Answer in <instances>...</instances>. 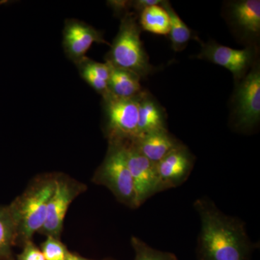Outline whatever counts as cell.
<instances>
[{"instance_id":"6da1fadb","label":"cell","mask_w":260,"mask_h":260,"mask_svg":"<svg viewBox=\"0 0 260 260\" xmlns=\"http://www.w3.org/2000/svg\"><path fill=\"white\" fill-rule=\"evenodd\" d=\"M194 206L201 222L198 259L249 260L252 244L242 220L225 215L209 200H198Z\"/></svg>"},{"instance_id":"7a4b0ae2","label":"cell","mask_w":260,"mask_h":260,"mask_svg":"<svg viewBox=\"0 0 260 260\" xmlns=\"http://www.w3.org/2000/svg\"><path fill=\"white\" fill-rule=\"evenodd\" d=\"M56 185V174L37 177L9 205L16 223L18 241L31 240L45 222L48 204Z\"/></svg>"},{"instance_id":"3957f363","label":"cell","mask_w":260,"mask_h":260,"mask_svg":"<svg viewBox=\"0 0 260 260\" xmlns=\"http://www.w3.org/2000/svg\"><path fill=\"white\" fill-rule=\"evenodd\" d=\"M141 28L133 13H126L121 20L119 32L107 57L115 68L129 70L140 78L150 74L153 67L140 39Z\"/></svg>"},{"instance_id":"277c9868","label":"cell","mask_w":260,"mask_h":260,"mask_svg":"<svg viewBox=\"0 0 260 260\" xmlns=\"http://www.w3.org/2000/svg\"><path fill=\"white\" fill-rule=\"evenodd\" d=\"M93 181L107 187L123 204L129 208H138L124 144L121 142H109L107 155L94 174Z\"/></svg>"},{"instance_id":"5b68a950","label":"cell","mask_w":260,"mask_h":260,"mask_svg":"<svg viewBox=\"0 0 260 260\" xmlns=\"http://www.w3.org/2000/svg\"><path fill=\"white\" fill-rule=\"evenodd\" d=\"M140 95L123 99L109 93L103 97L109 142L125 143L138 139Z\"/></svg>"},{"instance_id":"8992f818","label":"cell","mask_w":260,"mask_h":260,"mask_svg":"<svg viewBox=\"0 0 260 260\" xmlns=\"http://www.w3.org/2000/svg\"><path fill=\"white\" fill-rule=\"evenodd\" d=\"M86 189L82 183L62 174H56V185L48 204L45 222L40 234L59 239L67 213L72 203Z\"/></svg>"},{"instance_id":"52a82bcc","label":"cell","mask_w":260,"mask_h":260,"mask_svg":"<svg viewBox=\"0 0 260 260\" xmlns=\"http://www.w3.org/2000/svg\"><path fill=\"white\" fill-rule=\"evenodd\" d=\"M236 125L251 129L260 118V70L259 65L245 75L238 87L234 97Z\"/></svg>"},{"instance_id":"ba28073f","label":"cell","mask_w":260,"mask_h":260,"mask_svg":"<svg viewBox=\"0 0 260 260\" xmlns=\"http://www.w3.org/2000/svg\"><path fill=\"white\" fill-rule=\"evenodd\" d=\"M126 162L134 185L138 207L155 193L162 191L155 164L145 158L132 142L123 143Z\"/></svg>"},{"instance_id":"9c48e42d","label":"cell","mask_w":260,"mask_h":260,"mask_svg":"<svg viewBox=\"0 0 260 260\" xmlns=\"http://www.w3.org/2000/svg\"><path fill=\"white\" fill-rule=\"evenodd\" d=\"M110 45L99 30L77 19L65 20L63 29L62 46L65 54L75 65L85 57L87 51L94 44Z\"/></svg>"},{"instance_id":"30bf717a","label":"cell","mask_w":260,"mask_h":260,"mask_svg":"<svg viewBox=\"0 0 260 260\" xmlns=\"http://www.w3.org/2000/svg\"><path fill=\"white\" fill-rule=\"evenodd\" d=\"M254 49H234L210 42L202 45L200 59H206L214 64L220 65L231 72L236 80H242L254 59Z\"/></svg>"},{"instance_id":"8fae6325","label":"cell","mask_w":260,"mask_h":260,"mask_svg":"<svg viewBox=\"0 0 260 260\" xmlns=\"http://www.w3.org/2000/svg\"><path fill=\"white\" fill-rule=\"evenodd\" d=\"M193 158L182 145L155 164L162 190L177 187L189 177Z\"/></svg>"},{"instance_id":"7c38bea8","label":"cell","mask_w":260,"mask_h":260,"mask_svg":"<svg viewBox=\"0 0 260 260\" xmlns=\"http://www.w3.org/2000/svg\"><path fill=\"white\" fill-rule=\"evenodd\" d=\"M229 18L234 28L248 39L260 34V1L242 0L229 4Z\"/></svg>"},{"instance_id":"4fadbf2b","label":"cell","mask_w":260,"mask_h":260,"mask_svg":"<svg viewBox=\"0 0 260 260\" xmlns=\"http://www.w3.org/2000/svg\"><path fill=\"white\" fill-rule=\"evenodd\" d=\"M132 143L142 155L155 164L181 145L167 131L145 135Z\"/></svg>"},{"instance_id":"5bb4252c","label":"cell","mask_w":260,"mask_h":260,"mask_svg":"<svg viewBox=\"0 0 260 260\" xmlns=\"http://www.w3.org/2000/svg\"><path fill=\"white\" fill-rule=\"evenodd\" d=\"M162 131H167L164 114L158 104L142 92L138 107V138Z\"/></svg>"},{"instance_id":"9a60e30c","label":"cell","mask_w":260,"mask_h":260,"mask_svg":"<svg viewBox=\"0 0 260 260\" xmlns=\"http://www.w3.org/2000/svg\"><path fill=\"white\" fill-rule=\"evenodd\" d=\"M140 80V77L133 72L115 68L110 64L109 93L123 99L138 96L142 93Z\"/></svg>"},{"instance_id":"2e32d148","label":"cell","mask_w":260,"mask_h":260,"mask_svg":"<svg viewBox=\"0 0 260 260\" xmlns=\"http://www.w3.org/2000/svg\"><path fill=\"white\" fill-rule=\"evenodd\" d=\"M76 66L81 78L95 91L103 97L109 93L110 64L107 61L105 63L97 62L85 57Z\"/></svg>"},{"instance_id":"e0dca14e","label":"cell","mask_w":260,"mask_h":260,"mask_svg":"<svg viewBox=\"0 0 260 260\" xmlns=\"http://www.w3.org/2000/svg\"><path fill=\"white\" fill-rule=\"evenodd\" d=\"M139 24L141 29L157 35H167L170 31L169 14L167 10L159 5H154L142 10Z\"/></svg>"},{"instance_id":"ac0fdd59","label":"cell","mask_w":260,"mask_h":260,"mask_svg":"<svg viewBox=\"0 0 260 260\" xmlns=\"http://www.w3.org/2000/svg\"><path fill=\"white\" fill-rule=\"evenodd\" d=\"M161 5L167 10L170 18V31L169 34L170 35L173 49L175 51L183 50L188 42L194 37L193 32L179 18L169 2L162 1Z\"/></svg>"},{"instance_id":"d6986e66","label":"cell","mask_w":260,"mask_h":260,"mask_svg":"<svg viewBox=\"0 0 260 260\" xmlns=\"http://www.w3.org/2000/svg\"><path fill=\"white\" fill-rule=\"evenodd\" d=\"M16 223L9 205L0 206V256H8L18 242Z\"/></svg>"},{"instance_id":"ffe728a7","label":"cell","mask_w":260,"mask_h":260,"mask_svg":"<svg viewBox=\"0 0 260 260\" xmlns=\"http://www.w3.org/2000/svg\"><path fill=\"white\" fill-rule=\"evenodd\" d=\"M131 243L135 250L134 260H178L172 253L153 249L138 238H132Z\"/></svg>"},{"instance_id":"44dd1931","label":"cell","mask_w":260,"mask_h":260,"mask_svg":"<svg viewBox=\"0 0 260 260\" xmlns=\"http://www.w3.org/2000/svg\"><path fill=\"white\" fill-rule=\"evenodd\" d=\"M41 250L45 260H65L70 253L59 239L53 237H47Z\"/></svg>"},{"instance_id":"7402d4cb","label":"cell","mask_w":260,"mask_h":260,"mask_svg":"<svg viewBox=\"0 0 260 260\" xmlns=\"http://www.w3.org/2000/svg\"><path fill=\"white\" fill-rule=\"evenodd\" d=\"M23 249L18 256V260H45L42 250L32 243V240L23 243Z\"/></svg>"},{"instance_id":"603a6c76","label":"cell","mask_w":260,"mask_h":260,"mask_svg":"<svg viewBox=\"0 0 260 260\" xmlns=\"http://www.w3.org/2000/svg\"><path fill=\"white\" fill-rule=\"evenodd\" d=\"M162 3V1L160 0H138V1L133 2V7L140 13L145 8L154 6V5H159Z\"/></svg>"},{"instance_id":"cb8c5ba5","label":"cell","mask_w":260,"mask_h":260,"mask_svg":"<svg viewBox=\"0 0 260 260\" xmlns=\"http://www.w3.org/2000/svg\"><path fill=\"white\" fill-rule=\"evenodd\" d=\"M108 4L110 5L113 10L118 13L129 9L131 7H133V2L129 1H109Z\"/></svg>"},{"instance_id":"d4e9b609","label":"cell","mask_w":260,"mask_h":260,"mask_svg":"<svg viewBox=\"0 0 260 260\" xmlns=\"http://www.w3.org/2000/svg\"><path fill=\"white\" fill-rule=\"evenodd\" d=\"M65 260H89L88 259H85V258L82 257V256H80L77 255V254H72V253H70L69 255H68L67 259Z\"/></svg>"}]
</instances>
